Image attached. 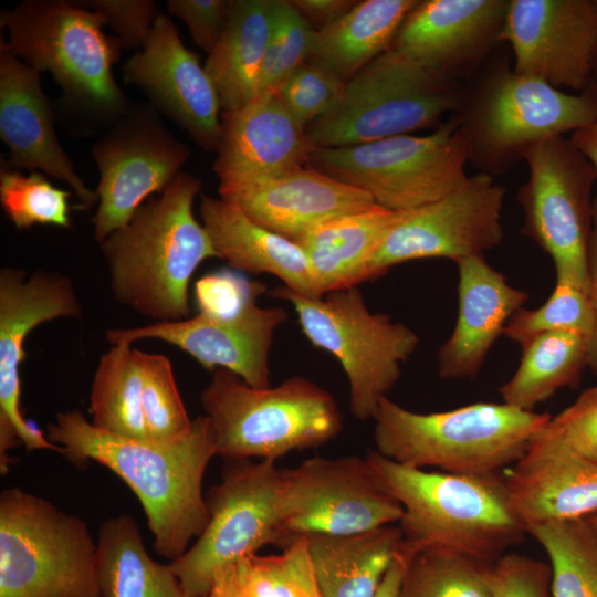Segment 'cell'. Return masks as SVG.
Wrapping results in <instances>:
<instances>
[{
  "label": "cell",
  "mask_w": 597,
  "mask_h": 597,
  "mask_svg": "<svg viewBox=\"0 0 597 597\" xmlns=\"http://www.w3.org/2000/svg\"><path fill=\"white\" fill-rule=\"evenodd\" d=\"M0 597H101L85 521L20 488L3 490Z\"/></svg>",
  "instance_id": "obj_9"
},
{
  "label": "cell",
  "mask_w": 597,
  "mask_h": 597,
  "mask_svg": "<svg viewBox=\"0 0 597 597\" xmlns=\"http://www.w3.org/2000/svg\"><path fill=\"white\" fill-rule=\"evenodd\" d=\"M587 342V336L570 332L544 333L526 342L515 373L499 388L503 402L532 411L557 390L576 387L588 366Z\"/></svg>",
  "instance_id": "obj_33"
},
{
  "label": "cell",
  "mask_w": 597,
  "mask_h": 597,
  "mask_svg": "<svg viewBox=\"0 0 597 597\" xmlns=\"http://www.w3.org/2000/svg\"><path fill=\"white\" fill-rule=\"evenodd\" d=\"M100 180L92 218L97 242L125 227L138 207L160 192L190 156L151 106H134L92 146Z\"/></svg>",
  "instance_id": "obj_15"
},
{
  "label": "cell",
  "mask_w": 597,
  "mask_h": 597,
  "mask_svg": "<svg viewBox=\"0 0 597 597\" xmlns=\"http://www.w3.org/2000/svg\"><path fill=\"white\" fill-rule=\"evenodd\" d=\"M46 438L62 447L69 460H94L133 490L159 555L177 559L206 528L209 513L202 481L217 455L213 428L206 415L192 419L187 436L157 442L107 433L74 409L55 415L46 426Z\"/></svg>",
  "instance_id": "obj_1"
},
{
  "label": "cell",
  "mask_w": 597,
  "mask_h": 597,
  "mask_svg": "<svg viewBox=\"0 0 597 597\" xmlns=\"http://www.w3.org/2000/svg\"><path fill=\"white\" fill-rule=\"evenodd\" d=\"M491 566L450 549L428 547L408 559L398 597H493Z\"/></svg>",
  "instance_id": "obj_37"
},
{
  "label": "cell",
  "mask_w": 597,
  "mask_h": 597,
  "mask_svg": "<svg viewBox=\"0 0 597 597\" xmlns=\"http://www.w3.org/2000/svg\"><path fill=\"white\" fill-rule=\"evenodd\" d=\"M142 350L112 344L96 367L90 395L91 423L107 433L147 439L143 410Z\"/></svg>",
  "instance_id": "obj_35"
},
{
  "label": "cell",
  "mask_w": 597,
  "mask_h": 597,
  "mask_svg": "<svg viewBox=\"0 0 597 597\" xmlns=\"http://www.w3.org/2000/svg\"><path fill=\"white\" fill-rule=\"evenodd\" d=\"M418 0H364L315 31L307 62L347 83L386 52Z\"/></svg>",
  "instance_id": "obj_31"
},
{
  "label": "cell",
  "mask_w": 597,
  "mask_h": 597,
  "mask_svg": "<svg viewBox=\"0 0 597 597\" xmlns=\"http://www.w3.org/2000/svg\"><path fill=\"white\" fill-rule=\"evenodd\" d=\"M551 418L505 402H474L422 413L385 397L373 418L375 450L419 469L496 474L524 454Z\"/></svg>",
  "instance_id": "obj_4"
},
{
  "label": "cell",
  "mask_w": 597,
  "mask_h": 597,
  "mask_svg": "<svg viewBox=\"0 0 597 597\" xmlns=\"http://www.w3.org/2000/svg\"><path fill=\"white\" fill-rule=\"evenodd\" d=\"M523 160L528 177L516 196L524 214L521 232L551 256L555 279L589 287L587 259L597 180L593 165L565 136L533 146Z\"/></svg>",
  "instance_id": "obj_13"
},
{
  "label": "cell",
  "mask_w": 597,
  "mask_h": 597,
  "mask_svg": "<svg viewBox=\"0 0 597 597\" xmlns=\"http://www.w3.org/2000/svg\"><path fill=\"white\" fill-rule=\"evenodd\" d=\"M470 164L492 177L505 174L533 146L597 121V82L582 92L517 74L505 62L482 67L464 84L455 111Z\"/></svg>",
  "instance_id": "obj_5"
},
{
  "label": "cell",
  "mask_w": 597,
  "mask_h": 597,
  "mask_svg": "<svg viewBox=\"0 0 597 597\" xmlns=\"http://www.w3.org/2000/svg\"><path fill=\"white\" fill-rule=\"evenodd\" d=\"M200 190V179L180 171L98 242L114 298L154 323L190 317L192 275L205 260L218 258L193 214Z\"/></svg>",
  "instance_id": "obj_2"
},
{
  "label": "cell",
  "mask_w": 597,
  "mask_h": 597,
  "mask_svg": "<svg viewBox=\"0 0 597 597\" xmlns=\"http://www.w3.org/2000/svg\"><path fill=\"white\" fill-rule=\"evenodd\" d=\"M549 428L572 449L597 463V387L578 398L548 421Z\"/></svg>",
  "instance_id": "obj_45"
},
{
  "label": "cell",
  "mask_w": 597,
  "mask_h": 597,
  "mask_svg": "<svg viewBox=\"0 0 597 597\" xmlns=\"http://www.w3.org/2000/svg\"><path fill=\"white\" fill-rule=\"evenodd\" d=\"M503 480L512 509L526 531L597 513V463L577 453L548 426Z\"/></svg>",
  "instance_id": "obj_24"
},
{
  "label": "cell",
  "mask_w": 597,
  "mask_h": 597,
  "mask_svg": "<svg viewBox=\"0 0 597 597\" xmlns=\"http://www.w3.org/2000/svg\"><path fill=\"white\" fill-rule=\"evenodd\" d=\"M505 189L490 175L478 172L442 198L405 211L368 262L364 281L418 259L458 262L483 255L502 243Z\"/></svg>",
  "instance_id": "obj_16"
},
{
  "label": "cell",
  "mask_w": 597,
  "mask_h": 597,
  "mask_svg": "<svg viewBox=\"0 0 597 597\" xmlns=\"http://www.w3.org/2000/svg\"><path fill=\"white\" fill-rule=\"evenodd\" d=\"M468 138L455 113L426 136L316 148L310 166L367 192L377 206L410 211L436 201L469 178Z\"/></svg>",
  "instance_id": "obj_11"
},
{
  "label": "cell",
  "mask_w": 597,
  "mask_h": 597,
  "mask_svg": "<svg viewBox=\"0 0 597 597\" xmlns=\"http://www.w3.org/2000/svg\"><path fill=\"white\" fill-rule=\"evenodd\" d=\"M269 294L291 303L304 336L338 360L348 380L352 415L373 419L418 346L416 332L389 314L370 312L357 286L321 297L301 295L285 285Z\"/></svg>",
  "instance_id": "obj_10"
},
{
  "label": "cell",
  "mask_w": 597,
  "mask_h": 597,
  "mask_svg": "<svg viewBox=\"0 0 597 597\" xmlns=\"http://www.w3.org/2000/svg\"><path fill=\"white\" fill-rule=\"evenodd\" d=\"M305 538L322 597H375L402 544L394 525Z\"/></svg>",
  "instance_id": "obj_29"
},
{
  "label": "cell",
  "mask_w": 597,
  "mask_h": 597,
  "mask_svg": "<svg viewBox=\"0 0 597 597\" xmlns=\"http://www.w3.org/2000/svg\"><path fill=\"white\" fill-rule=\"evenodd\" d=\"M281 470L271 460L226 461L205 495L209 521L169 566L187 597H205L216 572L265 545H289L280 507Z\"/></svg>",
  "instance_id": "obj_12"
},
{
  "label": "cell",
  "mask_w": 597,
  "mask_h": 597,
  "mask_svg": "<svg viewBox=\"0 0 597 597\" xmlns=\"http://www.w3.org/2000/svg\"><path fill=\"white\" fill-rule=\"evenodd\" d=\"M408 559L409 558L399 548L375 597H398L401 578Z\"/></svg>",
  "instance_id": "obj_50"
},
{
  "label": "cell",
  "mask_w": 597,
  "mask_h": 597,
  "mask_svg": "<svg viewBox=\"0 0 597 597\" xmlns=\"http://www.w3.org/2000/svg\"><path fill=\"white\" fill-rule=\"evenodd\" d=\"M315 149L277 93L264 92L221 113L213 161L219 189L303 167Z\"/></svg>",
  "instance_id": "obj_23"
},
{
  "label": "cell",
  "mask_w": 597,
  "mask_h": 597,
  "mask_svg": "<svg viewBox=\"0 0 597 597\" xmlns=\"http://www.w3.org/2000/svg\"><path fill=\"white\" fill-rule=\"evenodd\" d=\"M463 87L388 49L346 83L337 106L306 134L315 148H337L438 127L458 109Z\"/></svg>",
  "instance_id": "obj_8"
},
{
  "label": "cell",
  "mask_w": 597,
  "mask_h": 597,
  "mask_svg": "<svg viewBox=\"0 0 597 597\" xmlns=\"http://www.w3.org/2000/svg\"><path fill=\"white\" fill-rule=\"evenodd\" d=\"M200 404L213 428L217 455L224 461H275L320 447L343 428L334 397L301 376L255 388L234 373L217 368L200 394Z\"/></svg>",
  "instance_id": "obj_7"
},
{
  "label": "cell",
  "mask_w": 597,
  "mask_h": 597,
  "mask_svg": "<svg viewBox=\"0 0 597 597\" xmlns=\"http://www.w3.org/2000/svg\"><path fill=\"white\" fill-rule=\"evenodd\" d=\"M142 410L148 440L168 442L187 436L192 428L179 394L172 364L163 354L142 352Z\"/></svg>",
  "instance_id": "obj_40"
},
{
  "label": "cell",
  "mask_w": 597,
  "mask_h": 597,
  "mask_svg": "<svg viewBox=\"0 0 597 597\" xmlns=\"http://www.w3.org/2000/svg\"><path fill=\"white\" fill-rule=\"evenodd\" d=\"M593 307L588 287L566 279H555L552 294L534 310L520 308L507 322L503 334L524 345L533 337L552 332L589 336Z\"/></svg>",
  "instance_id": "obj_39"
},
{
  "label": "cell",
  "mask_w": 597,
  "mask_h": 597,
  "mask_svg": "<svg viewBox=\"0 0 597 597\" xmlns=\"http://www.w3.org/2000/svg\"><path fill=\"white\" fill-rule=\"evenodd\" d=\"M380 485L401 505V552L409 558L441 547L493 564L527 531L514 513L503 476L430 471L365 455Z\"/></svg>",
  "instance_id": "obj_3"
},
{
  "label": "cell",
  "mask_w": 597,
  "mask_h": 597,
  "mask_svg": "<svg viewBox=\"0 0 597 597\" xmlns=\"http://www.w3.org/2000/svg\"><path fill=\"white\" fill-rule=\"evenodd\" d=\"M82 305L72 281L60 273L38 270H0V471L6 474L9 450L22 443L27 452L62 447L29 425L20 410V373L24 342L38 325L59 317L80 318Z\"/></svg>",
  "instance_id": "obj_17"
},
{
  "label": "cell",
  "mask_w": 597,
  "mask_h": 597,
  "mask_svg": "<svg viewBox=\"0 0 597 597\" xmlns=\"http://www.w3.org/2000/svg\"><path fill=\"white\" fill-rule=\"evenodd\" d=\"M0 137L9 149L2 166L13 170L44 172L67 184L82 210L98 202L76 174L54 129L52 105L45 95L40 73L19 60L0 41Z\"/></svg>",
  "instance_id": "obj_22"
},
{
  "label": "cell",
  "mask_w": 597,
  "mask_h": 597,
  "mask_svg": "<svg viewBox=\"0 0 597 597\" xmlns=\"http://www.w3.org/2000/svg\"><path fill=\"white\" fill-rule=\"evenodd\" d=\"M589 520L597 525V513L588 516Z\"/></svg>",
  "instance_id": "obj_53"
},
{
  "label": "cell",
  "mask_w": 597,
  "mask_h": 597,
  "mask_svg": "<svg viewBox=\"0 0 597 597\" xmlns=\"http://www.w3.org/2000/svg\"><path fill=\"white\" fill-rule=\"evenodd\" d=\"M575 147L590 161L597 175V121L570 134Z\"/></svg>",
  "instance_id": "obj_51"
},
{
  "label": "cell",
  "mask_w": 597,
  "mask_h": 597,
  "mask_svg": "<svg viewBox=\"0 0 597 597\" xmlns=\"http://www.w3.org/2000/svg\"><path fill=\"white\" fill-rule=\"evenodd\" d=\"M258 224L293 241L328 219L375 206L362 189L313 167L219 189Z\"/></svg>",
  "instance_id": "obj_25"
},
{
  "label": "cell",
  "mask_w": 597,
  "mask_h": 597,
  "mask_svg": "<svg viewBox=\"0 0 597 597\" xmlns=\"http://www.w3.org/2000/svg\"><path fill=\"white\" fill-rule=\"evenodd\" d=\"M275 21L282 42L283 81L307 62L315 29L291 1L275 0Z\"/></svg>",
  "instance_id": "obj_47"
},
{
  "label": "cell",
  "mask_w": 597,
  "mask_h": 597,
  "mask_svg": "<svg viewBox=\"0 0 597 597\" xmlns=\"http://www.w3.org/2000/svg\"><path fill=\"white\" fill-rule=\"evenodd\" d=\"M493 597H552L549 563L525 554L506 553L491 566Z\"/></svg>",
  "instance_id": "obj_44"
},
{
  "label": "cell",
  "mask_w": 597,
  "mask_h": 597,
  "mask_svg": "<svg viewBox=\"0 0 597 597\" xmlns=\"http://www.w3.org/2000/svg\"><path fill=\"white\" fill-rule=\"evenodd\" d=\"M455 263L458 315L452 334L438 352V374L443 379L474 378L510 318L527 300L483 255Z\"/></svg>",
  "instance_id": "obj_26"
},
{
  "label": "cell",
  "mask_w": 597,
  "mask_h": 597,
  "mask_svg": "<svg viewBox=\"0 0 597 597\" xmlns=\"http://www.w3.org/2000/svg\"><path fill=\"white\" fill-rule=\"evenodd\" d=\"M291 2L311 24L318 25V29L335 22L357 3L354 0H292Z\"/></svg>",
  "instance_id": "obj_49"
},
{
  "label": "cell",
  "mask_w": 597,
  "mask_h": 597,
  "mask_svg": "<svg viewBox=\"0 0 597 597\" xmlns=\"http://www.w3.org/2000/svg\"><path fill=\"white\" fill-rule=\"evenodd\" d=\"M205 597H322L305 536L279 554H248L222 566Z\"/></svg>",
  "instance_id": "obj_34"
},
{
  "label": "cell",
  "mask_w": 597,
  "mask_h": 597,
  "mask_svg": "<svg viewBox=\"0 0 597 597\" xmlns=\"http://www.w3.org/2000/svg\"><path fill=\"white\" fill-rule=\"evenodd\" d=\"M509 0H418L389 50L467 83L501 41Z\"/></svg>",
  "instance_id": "obj_20"
},
{
  "label": "cell",
  "mask_w": 597,
  "mask_h": 597,
  "mask_svg": "<svg viewBox=\"0 0 597 597\" xmlns=\"http://www.w3.org/2000/svg\"><path fill=\"white\" fill-rule=\"evenodd\" d=\"M199 211L218 258L232 270L272 274L295 293L321 297L307 258L295 241L258 224L222 198L201 193Z\"/></svg>",
  "instance_id": "obj_27"
},
{
  "label": "cell",
  "mask_w": 597,
  "mask_h": 597,
  "mask_svg": "<svg viewBox=\"0 0 597 597\" xmlns=\"http://www.w3.org/2000/svg\"><path fill=\"white\" fill-rule=\"evenodd\" d=\"M231 0H168L171 15L188 28L195 43L210 54L226 28Z\"/></svg>",
  "instance_id": "obj_46"
},
{
  "label": "cell",
  "mask_w": 597,
  "mask_h": 597,
  "mask_svg": "<svg viewBox=\"0 0 597 597\" xmlns=\"http://www.w3.org/2000/svg\"><path fill=\"white\" fill-rule=\"evenodd\" d=\"M588 284L593 307V328L588 336V367L597 373V191L593 201V226L588 247Z\"/></svg>",
  "instance_id": "obj_48"
},
{
  "label": "cell",
  "mask_w": 597,
  "mask_h": 597,
  "mask_svg": "<svg viewBox=\"0 0 597 597\" xmlns=\"http://www.w3.org/2000/svg\"><path fill=\"white\" fill-rule=\"evenodd\" d=\"M404 213L375 205L323 221L296 239L318 295L364 282L368 262Z\"/></svg>",
  "instance_id": "obj_28"
},
{
  "label": "cell",
  "mask_w": 597,
  "mask_h": 597,
  "mask_svg": "<svg viewBox=\"0 0 597 597\" xmlns=\"http://www.w3.org/2000/svg\"><path fill=\"white\" fill-rule=\"evenodd\" d=\"M96 576L101 597H187L169 564L149 556L136 522L127 514L102 524Z\"/></svg>",
  "instance_id": "obj_32"
},
{
  "label": "cell",
  "mask_w": 597,
  "mask_h": 597,
  "mask_svg": "<svg viewBox=\"0 0 597 597\" xmlns=\"http://www.w3.org/2000/svg\"><path fill=\"white\" fill-rule=\"evenodd\" d=\"M345 85L328 71L306 62L292 72L275 92L294 118L306 128L337 106Z\"/></svg>",
  "instance_id": "obj_41"
},
{
  "label": "cell",
  "mask_w": 597,
  "mask_h": 597,
  "mask_svg": "<svg viewBox=\"0 0 597 597\" xmlns=\"http://www.w3.org/2000/svg\"><path fill=\"white\" fill-rule=\"evenodd\" d=\"M265 290L260 282L248 281L237 271L221 270L200 277L195 284L199 312L216 317H232Z\"/></svg>",
  "instance_id": "obj_43"
},
{
  "label": "cell",
  "mask_w": 597,
  "mask_h": 597,
  "mask_svg": "<svg viewBox=\"0 0 597 597\" xmlns=\"http://www.w3.org/2000/svg\"><path fill=\"white\" fill-rule=\"evenodd\" d=\"M280 507L289 544L311 534L345 535L398 523L399 502L364 458L313 457L281 470Z\"/></svg>",
  "instance_id": "obj_14"
},
{
  "label": "cell",
  "mask_w": 597,
  "mask_h": 597,
  "mask_svg": "<svg viewBox=\"0 0 597 597\" xmlns=\"http://www.w3.org/2000/svg\"><path fill=\"white\" fill-rule=\"evenodd\" d=\"M72 192L53 186L40 171L28 175L1 165L0 203L19 230L34 224L71 228Z\"/></svg>",
  "instance_id": "obj_38"
},
{
  "label": "cell",
  "mask_w": 597,
  "mask_h": 597,
  "mask_svg": "<svg viewBox=\"0 0 597 597\" xmlns=\"http://www.w3.org/2000/svg\"><path fill=\"white\" fill-rule=\"evenodd\" d=\"M85 9L103 15L122 50L140 51L160 12L153 0H80Z\"/></svg>",
  "instance_id": "obj_42"
},
{
  "label": "cell",
  "mask_w": 597,
  "mask_h": 597,
  "mask_svg": "<svg viewBox=\"0 0 597 597\" xmlns=\"http://www.w3.org/2000/svg\"><path fill=\"white\" fill-rule=\"evenodd\" d=\"M274 14L275 0H231L226 28L203 65L222 112L255 97Z\"/></svg>",
  "instance_id": "obj_30"
},
{
  "label": "cell",
  "mask_w": 597,
  "mask_h": 597,
  "mask_svg": "<svg viewBox=\"0 0 597 597\" xmlns=\"http://www.w3.org/2000/svg\"><path fill=\"white\" fill-rule=\"evenodd\" d=\"M252 300L232 317L198 313L178 322L153 323L106 332L108 343L155 338L193 357L205 369H228L255 388L270 386L269 355L276 328L286 321L282 307H261Z\"/></svg>",
  "instance_id": "obj_21"
},
{
  "label": "cell",
  "mask_w": 597,
  "mask_h": 597,
  "mask_svg": "<svg viewBox=\"0 0 597 597\" xmlns=\"http://www.w3.org/2000/svg\"><path fill=\"white\" fill-rule=\"evenodd\" d=\"M593 78L597 82V53H596L594 66H593Z\"/></svg>",
  "instance_id": "obj_52"
},
{
  "label": "cell",
  "mask_w": 597,
  "mask_h": 597,
  "mask_svg": "<svg viewBox=\"0 0 597 597\" xmlns=\"http://www.w3.org/2000/svg\"><path fill=\"white\" fill-rule=\"evenodd\" d=\"M125 84L143 90L151 107L171 118L203 150L216 151L220 101L198 55L160 13L144 48L122 67Z\"/></svg>",
  "instance_id": "obj_19"
},
{
  "label": "cell",
  "mask_w": 597,
  "mask_h": 597,
  "mask_svg": "<svg viewBox=\"0 0 597 597\" xmlns=\"http://www.w3.org/2000/svg\"><path fill=\"white\" fill-rule=\"evenodd\" d=\"M105 25L77 1L23 0L0 13L12 54L38 73L50 72L65 104L114 123L130 106L113 75L122 48Z\"/></svg>",
  "instance_id": "obj_6"
},
{
  "label": "cell",
  "mask_w": 597,
  "mask_h": 597,
  "mask_svg": "<svg viewBox=\"0 0 597 597\" xmlns=\"http://www.w3.org/2000/svg\"><path fill=\"white\" fill-rule=\"evenodd\" d=\"M501 41L517 74L582 92L594 80L597 0H509Z\"/></svg>",
  "instance_id": "obj_18"
},
{
  "label": "cell",
  "mask_w": 597,
  "mask_h": 597,
  "mask_svg": "<svg viewBox=\"0 0 597 597\" xmlns=\"http://www.w3.org/2000/svg\"><path fill=\"white\" fill-rule=\"evenodd\" d=\"M552 568V597H597V525L589 517L528 528Z\"/></svg>",
  "instance_id": "obj_36"
}]
</instances>
